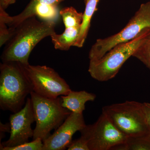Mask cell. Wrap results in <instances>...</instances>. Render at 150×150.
I'll return each instance as SVG.
<instances>
[{"label":"cell","instance_id":"obj_1","mask_svg":"<svg viewBox=\"0 0 150 150\" xmlns=\"http://www.w3.org/2000/svg\"><path fill=\"white\" fill-rule=\"evenodd\" d=\"M56 23L40 21L33 16L25 20L15 28L7 43L1 59L2 62H17L29 64L32 50L40 40L55 33Z\"/></svg>","mask_w":150,"mask_h":150},{"label":"cell","instance_id":"obj_2","mask_svg":"<svg viewBox=\"0 0 150 150\" xmlns=\"http://www.w3.org/2000/svg\"><path fill=\"white\" fill-rule=\"evenodd\" d=\"M0 72V108L18 112L25 104L28 95L33 91L31 81L18 62H3Z\"/></svg>","mask_w":150,"mask_h":150},{"label":"cell","instance_id":"obj_3","mask_svg":"<svg viewBox=\"0 0 150 150\" xmlns=\"http://www.w3.org/2000/svg\"><path fill=\"white\" fill-rule=\"evenodd\" d=\"M150 30V28H146L133 40L114 46L99 60L90 62L88 71L91 77L100 82L115 77L124 63L133 56Z\"/></svg>","mask_w":150,"mask_h":150},{"label":"cell","instance_id":"obj_4","mask_svg":"<svg viewBox=\"0 0 150 150\" xmlns=\"http://www.w3.org/2000/svg\"><path fill=\"white\" fill-rule=\"evenodd\" d=\"M30 99L36 125L33 139H40L43 142L63 123L71 111L62 106L61 97L51 99L40 96L34 91Z\"/></svg>","mask_w":150,"mask_h":150},{"label":"cell","instance_id":"obj_5","mask_svg":"<svg viewBox=\"0 0 150 150\" xmlns=\"http://www.w3.org/2000/svg\"><path fill=\"white\" fill-rule=\"evenodd\" d=\"M102 113L127 137L140 136L150 131L142 103L126 101L106 105L103 108Z\"/></svg>","mask_w":150,"mask_h":150},{"label":"cell","instance_id":"obj_6","mask_svg":"<svg viewBox=\"0 0 150 150\" xmlns=\"http://www.w3.org/2000/svg\"><path fill=\"white\" fill-rule=\"evenodd\" d=\"M148 28H150V1L141 4L121 31L109 37L97 39L89 53L90 62L99 60L114 46L133 40Z\"/></svg>","mask_w":150,"mask_h":150},{"label":"cell","instance_id":"obj_7","mask_svg":"<svg viewBox=\"0 0 150 150\" xmlns=\"http://www.w3.org/2000/svg\"><path fill=\"white\" fill-rule=\"evenodd\" d=\"M87 142L90 150H110L126 143L128 137L123 134L102 113L95 123L86 125L80 131Z\"/></svg>","mask_w":150,"mask_h":150},{"label":"cell","instance_id":"obj_8","mask_svg":"<svg viewBox=\"0 0 150 150\" xmlns=\"http://www.w3.org/2000/svg\"><path fill=\"white\" fill-rule=\"evenodd\" d=\"M23 66L32 83L33 91L40 96L56 99L71 91L66 81L52 68L29 64Z\"/></svg>","mask_w":150,"mask_h":150},{"label":"cell","instance_id":"obj_9","mask_svg":"<svg viewBox=\"0 0 150 150\" xmlns=\"http://www.w3.org/2000/svg\"><path fill=\"white\" fill-rule=\"evenodd\" d=\"M10 137L6 142L1 144L2 147H13L28 142L33 137L34 130L31 125L35 122L34 113L30 98H28L24 106L18 112L10 116Z\"/></svg>","mask_w":150,"mask_h":150},{"label":"cell","instance_id":"obj_10","mask_svg":"<svg viewBox=\"0 0 150 150\" xmlns=\"http://www.w3.org/2000/svg\"><path fill=\"white\" fill-rule=\"evenodd\" d=\"M86 126L83 113L71 112L64 122L43 142V150H63L72 142L74 134Z\"/></svg>","mask_w":150,"mask_h":150},{"label":"cell","instance_id":"obj_11","mask_svg":"<svg viewBox=\"0 0 150 150\" xmlns=\"http://www.w3.org/2000/svg\"><path fill=\"white\" fill-rule=\"evenodd\" d=\"M60 97L63 107L71 112L82 114L85 109L86 103L88 101H94L96 96L95 94L85 91H71L68 94Z\"/></svg>","mask_w":150,"mask_h":150},{"label":"cell","instance_id":"obj_12","mask_svg":"<svg viewBox=\"0 0 150 150\" xmlns=\"http://www.w3.org/2000/svg\"><path fill=\"white\" fill-rule=\"evenodd\" d=\"M64 0H31L22 12L17 15L11 16L5 10L0 11V19L2 20L8 27L15 29L20 23L31 16V14L35 6L39 4L58 6Z\"/></svg>","mask_w":150,"mask_h":150},{"label":"cell","instance_id":"obj_13","mask_svg":"<svg viewBox=\"0 0 150 150\" xmlns=\"http://www.w3.org/2000/svg\"><path fill=\"white\" fill-rule=\"evenodd\" d=\"M80 27H69L65 28L64 31L61 34L56 33L50 37L54 48L61 51H68L71 46H74L77 40Z\"/></svg>","mask_w":150,"mask_h":150},{"label":"cell","instance_id":"obj_14","mask_svg":"<svg viewBox=\"0 0 150 150\" xmlns=\"http://www.w3.org/2000/svg\"><path fill=\"white\" fill-rule=\"evenodd\" d=\"M100 0H86V7L83 13V19L79 35L74 46L81 48L83 46L87 36L91 21L94 13L97 10V6Z\"/></svg>","mask_w":150,"mask_h":150},{"label":"cell","instance_id":"obj_15","mask_svg":"<svg viewBox=\"0 0 150 150\" xmlns=\"http://www.w3.org/2000/svg\"><path fill=\"white\" fill-rule=\"evenodd\" d=\"M113 150H150V131L140 136L128 137L125 144Z\"/></svg>","mask_w":150,"mask_h":150},{"label":"cell","instance_id":"obj_16","mask_svg":"<svg viewBox=\"0 0 150 150\" xmlns=\"http://www.w3.org/2000/svg\"><path fill=\"white\" fill-rule=\"evenodd\" d=\"M59 15L60 11L58 6L39 4L33 8L30 17L37 16L43 21L56 23Z\"/></svg>","mask_w":150,"mask_h":150},{"label":"cell","instance_id":"obj_17","mask_svg":"<svg viewBox=\"0 0 150 150\" xmlns=\"http://www.w3.org/2000/svg\"><path fill=\"white\" fill-rule=\"evenodd\" d=\"M65 28L69 27H81L83 13L78 12L73 7H66L60 11Z\"/></svg>","mask_w":150,"mask_h":150},{"label":"cell","instance_id":"obj_18","mask_svg":"<svg viewBox=\"0 0 150 150\" xmlns=\"http://www.w3.org/2000/svg\"><path fill=\"white\" fill-rule=\"evenodd\" d=\"M150 70V30L133 55Z\"/></svg>","mask_w":150,"mask_h":150},{"label":"cell","instance_id":"obj_19","mask_svg":"<svg viewBox=\"0 0 150 150\" xmlns=\"http://www.w3.org/2000/svg\"><path fill=\"white\" fill-rule=\"evenodd\" d=\"M43 142L41 139H37L31 142H27L13 147H2L1 150H43Z\"/></svg>","mask_w":150,"mask_h":150},{"label":"cell","instance_id":"obj_20","mask_svg":"<svg viewBox=\"0 0 150 150\" xmlns=\"http://www.w3.org/2000/svg\"><path fill=\"white\" fill-rule=\"evenodd\" d=\"M15 30L8 27L3 21L0 20V46L1 47L5 43L10 40L14 33Z\"/></svg>","mask_w":150,"mask_h":150},{"label":"cell","instance_id":"obj_21","mask_svg":"<svg viewBox=\"0 0 150 150\" xmlns=\"http://www.w3.org/2000/svg\"><path fill=\"white\" fill-rule=\"evenodd\" d=\"M67 149L68 150H90L87 142L81 137L72 141Z\"/></svg>","mask_w":150,"mask_h":150},{"label":"cell","instance_id":"obj_22","mask_svg":"<svg viewBox=\"0 0 150 150\" xmlns=\"http://www.w3.org/2000/svg\"><path fill=\"white\" fill-rule=\"evenodd\" d=\"M143 106H144L147 124L149 130L150 131V103L146 102L143 103Z\"/></svg>","mask_w":150,"mask_h":150},{"label":"cell","instance_id":"obj_23","mask_svg":"<svg viewBox=\"0 0 150 150\" xmlns=\"http://www.w3.org/2000/svg\"><path fill=\"white\" fill-rule=\"evenodd\" d=\"M16 0H0V8L5 10L11 5L14 4Z\"/></svg>","mask_w":150,"mask_h":150},{"label":"cell","instance_id":"obj_24","mask_svg":"<svg viewBox=\"0 0 150 150\" xmlns=\"http://www.w3.org/2000/svg\"><path fill=\"white\" fill-rule=\"evenodd\" d=\"M84 1H85V2L86 1V0H84Z\"/></svg>","mask_w":150,"mask_h":150}]
</instances>
